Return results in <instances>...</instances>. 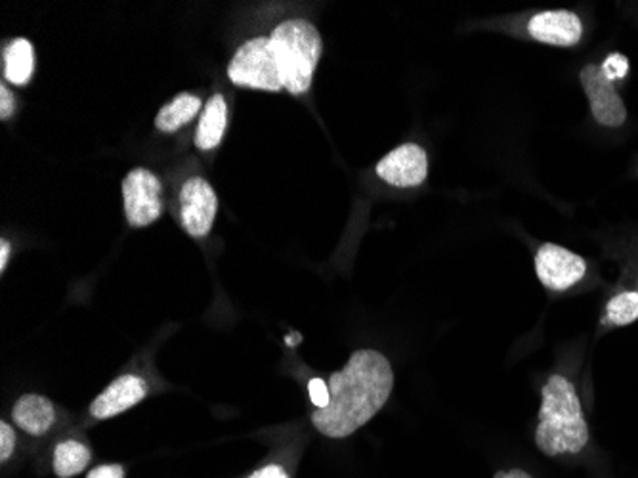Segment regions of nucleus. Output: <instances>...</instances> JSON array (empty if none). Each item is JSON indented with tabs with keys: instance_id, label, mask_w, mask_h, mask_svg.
I'll return each instance as SVG.
<instances>
[{
	"instance_id": "nucleus-1",
	"label": "nucleus",
	"mask_w": 638,
	"mask_h": 478,
	"mask_svg": "<svg viewBox=\"0 0 638 478\" xmlns=\"http://www.w3.org/2000/svg\"><path fill=\"white\" fill-rule=\"evenodd\" d=\"M330 404L312 414V424L330 438H346L369 424L394 388V372L385 354L356 350L341 372L331 374Z\"/></svg>"
},
{
	"instance_id": "nucleus-2",
	"label": "nucleus",
	"mask_w": 638,
	"mask_h": 478,
	"mask_svg": "<svg viewBox=\"0 0 638 478\" xmlns=\"http://www.w3.org/2000/svg\"><path fill=\"white\" fill-rule=\"evenodd\" d=\"M536 444L549 458L579 454L589 444L581 400L574 383L564 375H553L543 387Z\"/></svg>"
},
{
	"instance_id": "nucleus-3",
	"label": "nucleus",
	"mask_w": 638,
	"mask_h": 478,
	"mask_svg": "<svg viewBox=\"0 0 638 478\" xmlns=\"http://www.w3.org/2000/svg\"><path fill=\"white\" fill-rule=\"evenodd\" d=\"M275 62L282 73L283 89L301 96L312 87L314 71L322 58L323 42L320 31L310 21L287 20L280 23L270 35Z\"/></svg>"
},
{
	"instance_id": "nucleus-4",
	"label": "nucleus",
	"mask_w": 638,
	"mask_h": 478,
	"mask_svg": "<svg viewBox=\"0 0 638 478\" xmlns=\"http://www.w3.org/2000/svg\"><path fill=\"white\" fill-rule=\"evenodd\" d=\"M227 77L237 87L254 91H282V73L275 62L270 37H256L245 42L227 65Z\"/></svg>"
},
{
	"instance_id": "nucleus-5",
	"label": "nucleus",
	"mask_w": 638,
	"mask_h": 478,
	"mask_svg": "<svg viewBox=\"0 0 638 478\" xmlns=\"http://www.w3.org/2000/svg\"><path fill=\"white\" fill-rule=\"evenodd\" d=\"M161 181L148 169H134L123 182L124 213L132 228H144L163 213Z\"/></svg>"
},
{
	"instance_id": "nucleus-6",
	"label": "nucleus",
	"mask_w": 638,
	"mask_h": 478,
	"mask_svg": "<svg viewBox=\"0 0 638 478\" xmlns=\"http://www.w3.org/2000/svg\"><path fill=\"white\" fill-rule=\"evenodd\" d=\"M536 272L549 292H566L587 274V263L574 251L556 243H545L536 255Z\"/></svg>"
},
{
	"instance_id": "nucleus-7",
	"label": "nucleus",
	"mask_w": 638,
	"mask_h": 478,
	"mask_svg": "<svg viewBox=\"0 0 638 478\" xmlns=\"http://www.w3.org/2000/svg\"><path fill=\"white\" fill-rule=\"evenodd\" d=\"M216 211L219 197L205 179L192 176L180 187V221L190 236L205 237L213 228Z\"/></svg>"
},
{
	"instance_id": "nucleus-8",
	"label": "nucleus",
	"mask_w": 638,
	"mask_h": 478,
	"mask_svg": "<svg viewBox=\"0 0 638 478\" xmlns=\"http://www.w3.org/2000/svg\"><path fill=\"white\" fill-rule=\"evenodd\" d=\"M585 94L589 98L590 113L598 125L619 129L627 121V108L616 91V84L606 79L600 65L589 63L579 73Z\"/></svg>"
},
{
	"instance_id": "nucleus-9",
	"label": "nucleus",
	"mask_w": 638,
	"mask_h": 478,
	"mask_svg": "<svg viewBox=\"0 0 638 478\" xmlns=\"http://www.w3.org/2000/svg\"><path fill=\"white\" fill-rule=\"evenodd\" d=\"M381 181L396 187H417L428 176V157L419 144H402L386 153L375 169Z\"/></svg>"
},
{
	"instance_id": "nucleus-10",
	"label": "nucleus",
	"mask_w": 638,
	"mask_h": 478,
	"mask_svg": "<svg viewBox=\"0 0 638 478\" xmlns=\"http://www.w3.org/2000/svg\"><path fill=\"white\" fill-rule=\"evenodd\" d=\"M528 31L531 39L543 44L568 49L581 41L584 23L570 10H545L529 20Z\"/></svg>"
},
{
	"instance_id": "nucleus-11",
	"label": "nucleus",
	"mask_w": 638,
	"mask_h": 478,
	"mask_svg": "<svg viewBox=\"0 0 638 478\" xmlns=\"http://www.w3.org/2000/svg\"><path fill=\"white\" fill-rule=\"evenodd\" d=\"M148 395V383L138 375H121L111 383L110 387L103 388L102 395L90 406V416L94 419H110L119 416L126 409L134 408L144 400Z\"/></svg>"
},
{
	"instance_id": "nucleus-12",
	"label": "nucleus",
	"mask_w": 638,
	"mask_h": 478,
	"mask_svg": "<svg viewBox=\"0 0 638 478\" xmlns=\"http://www.w3.org/2000/svg\"><path fill=\"white\" fill-rule=\"evenodd\" d=\"M12 419L21 430L41 437L55 424L54 404L41 395L21 396L12 409Z\"/></svg>"
},
{
	"instance_id": "nucleus-13",
	"label": "nucleus",
	"mask_w": 638,
	"mask_h": 478,
	"mask_svg": "<svg viewBox=\"0 0 638 478\" xmlns=\"http://www.w3.org/2000/svg\"><path fill=\"white\" fill-rule=\"evenodd\" d=\"M227 126V105L224 96L214 94L209 102H206L205 111L201 113L200 126L195 132V146L209 152L213 148L219 146L224 132Z\"/></svg>"
},
{
	"instance_id": "nucleus-14",
	"label": "nucleus",
	"mask_w": 638,
	"mask_h": 478,
	"mask_svg": "<svg viewBox=\"0 0 638 478\" xmlns=\"http://www.w3.org/2000/svg\"><path fill=\"white\" fill-rule=\"evenodd\" d=\"M201 110V98L190 92L174 96L171 104L163 105L155 118V126L161 132H176L188 125Z\"/></svg>"
},
{
	"instance_id": "nucleus-15",
	"label": "nucleus",
	"mask_w": 638,
	"mask_h": 478,
	"mask_svg": "<svg viewBox=\"0 0 638 478\" xmlns=\"http://www.w3.org/2000/svg\"><path fill=\"white\" fill-rule=\"evenodd\" d=\"M34 70V50L33 44L28 39H16L8 44L4 52V79L8 83L21 84L29 83Z\"/></svg>"
},
{
	"instance_id": "nucleus-16",
	"label": "nucleus",
	"mask_w": 638,
	"mask_h": 478,
	"mask_svg": "<svg viewBox=\"0 0 638 478\" xmlns=\"http://www.w3.org/2000/svg\"><path fill=\"white\" fill-rule=\"evenodd\" d=\"M89 448L77 440L58 444L54 450V472L60 478H71L83 472L90 464Z\"/></svg>"
},
{
	"instance_id": "nucleus-17",
	"label": "nucleus",
	"mask_w": 638,
	"mask_h": 478,
	"mask_svg": "<svg viewBox=\"0 0 638 478\" xmlns=\"http://www.w3.org/2000/svg\"><path fill=\"white\" fill-rule=\"evenodd\" d=\"M638 319V292H624L611 297L605 308L602 326L624 327Z\"/></svg>"
},
{
	"instance_id": "nucleus-18",
	"label": "nucleus",
	"mask_w": 638,
	"mask_h": 478,
	"mask_svg": "<svg viewBox=\"0 0 638 478\" xmlns=\"http://www.w3.org/2000/svg\"><path fill=\"white\" fill-rule=\"evenodd\" d=\"M600 70L605 73L606 79L616 83V81H624L627 73H629V60L627 55L621 52H614V54L606 58L605 63L600 65Z\"/></svg>"
},
{
	"instance_id": "nucleus-19",
	"label": "nucleus",
	"mask_w": 638,
	"mask_h": 478,
	"mask_svg": "<svg viewBox=\"0 0 638 478\" xmlns=\"http://www.w3.org/2000/svg\"><path fill=\"white\" fill-rule=\"evenodd\" d=\"M16 448V433L10 425L0 424V461L4 464Z\"/></svg>"
},
{
	"instance_id": "nucleus-20",
	"label": "nucleus",
	"mask_w": 638,
	"mask_h": 478,
	"mask_svg": "<svg viewBox=\"0 0 638 478\" xmlns=\"http://www.w3.org/2000/svg\"><path fill=\"white\" fill-rule=\"evenodd\" d=\"M310 398L317 408H325L330 404V385L322 379H312L308 385Z\"/></svg>"
},
{
	"instance_id": "nucleus-21",
	"label": "nucleus",
	"mask_w": 638,
	"mask_h": 478,
	"mask_svg": "<svg viewBox=\"0 0 638 478\" xmlns=\"http://www.w3.org/2000/svg\"><path fill=\"white\" fill-rule=\"evenodd\" d=\"M16 110V98L12 92L8 91L7 84H2L0 87V119L12 118L14 115Z\"/></svg>"
},
{
	"instance_id": "nucleus-22",
	"label": "nucleus",
	"mask_w": 638,
	"mask_h": 478,
	"mask_svg": "<svg viewBox=\"0 0 638 478\" xmlns=\"http://www.w3.org/2000/svg\"><path fill=\"white\" fill-rule=\"evenodd\" d=\"M87 478H124V471L121 465H102L92 469Z\"/></svg>"
},
{
	"instance_id": "nucleus-23",
	"label": "nucleus",
	"mask_w": 638,
	"mask_h": 478,
	"mask_svg": "<svg viewBox=\"0 0 638 478\" xmlns=\"http://www.w3.org/2000/svg\"><path fill=\"white\" fill-rule=\"evenodd\" d=\"M249 478H288V475L283 471V467H280V465H266V467H262Z\"/></svg>"
},
{
	"instance_id": "nucleus-24",
	"label": "nucleus",
	"mask_w": 638,
	"mask_h": 478,
	"mask_svg": "<svg viewBox=\"0 0 638 478\" xmlns=\"http://www.w3.org/2000/svg\"><path fill=\"white\" fill-rule=\"evenodd\" d=\"M8 257H10V243L8 240L0 242V271H7Z\"/></svg>"
},
{
	"instance_id": "nucleus-25",
	"label": "nucleus",
	"mask_w": 638,
	"mask_h": 478,
	"mask_svg": "<svg viewBox=\"0 0 638 478\" xmlns=\"http://www.w3.org/2000/svg\"><path fill=\"white\" fill-rule=\"evenodd\" d=\"M494 478H531V475H528L526 471H521V469H510V471L495 472Z\"/></svg>"
}]
</instances>
